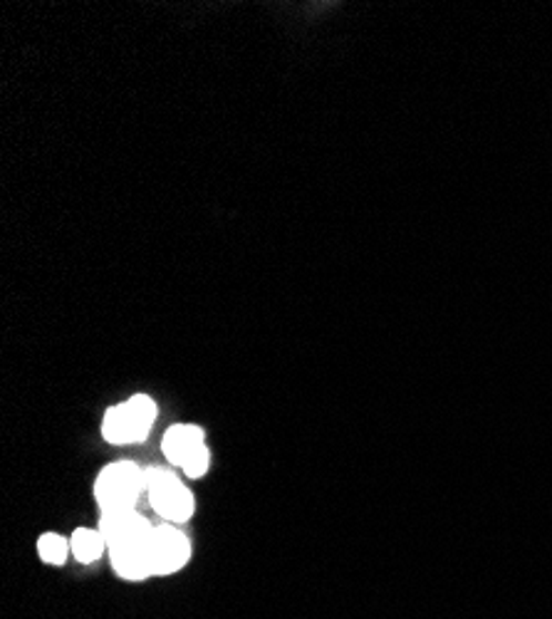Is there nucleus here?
<instances>
[{
	"instance_id": "nucleus-5",
	"label": "nucleus",
	"mask_w": 552,
	"mask_h": 619,
	"mask_svg": "<svg viewBox=\"0 0 552 619\" xmlns=\"http://www.w3.org/2000/svg\"><path fill=\"white\" fill-rule=\"evenodd\" d=\"M100 532L108 540V548L130 546V542H140L152 538L154 526L149 522L140 510H116V514H102Z\"/></svg>"
},
{
	"instance_id": "nucleus-6",
	"label": "nucleus",
	"mask_w": 552,
	"mask_h": 619,
	"mask_svg": "<svg viewBox=\"0 0 552 619\" xmlns=\"http://www.w3.org/2000/svg\"><path fill=\"white\" fill-rule=\"evenodd\" d=\"M154 536V532H152ZM110 562L112 570L120 575L122 580L142 582L154 575V558H152V538L130 542V546L110 548Z\"/></svg>"
},
{
	"instance_id": "nucleus-2",
	"label": "nucleus",
	"mask_w": 552,
	"mask_h": 619,
	"mask_svg": "<svg viewBox=\"0 0 552 619\" xmlns=\"http://www.w3.org/2000/svg\"><path fill=\"white\" fill-rule=\"evenodd\" d=\"M156 422V404L146 394H134L132 399L114 404L104 412L102 436L114 446L144 442Z\"/></svg>"
},
{
	"instance_id": "nucleus-10",
	"label": "nucleus",
	"mask_w": 552,
	"mask_h": 619,
	"mask_svg": "<svg viewBox=\"0 0 552 619\" xmlns=\"http://www.w3.org/2000/svg\"><path fill=\"white\" fill-rule=\"evenodd\" d=\"M211 468V451H208V446L204 444L201 448H196L194 454H191L184 466H182V471L188 476V478H201V476H206V471Z\"/></svg>"
},
{
	"instance_id": "nucleus-9",
	"label": "nucleus",
	"mask_w": 552,
	"mask_h": 619,
	"mask_svg": "<svg viewBox=\"0 0 552 619\" xmlns=\"http://www.w3.org/2000/svg\"><path fill=\"white\" fill-rule=\"evenodd\" d=\"M38 555L45 565H65L70 550V538H62L58 532H45L38 540Z\"/></svg>"
},
{
	"instance_id": "nucleus-7",
	"label": "nucleus",
	"mask_w": 552,
	"mask_h": 619,
	"mask_svg": "<svg viewBox=\"0 0 552 619\" xmlns=\"http://www.w3.org/2000/svg\"><path fill=\"white\" fill-rule=\"evenodd\" d=\"M204 444H206L204 429H198V426H194V424H176L164 434L162 451L168 464L182 468L186 458Z\"/></svg>"
},
{
	"instance_id": "nucleus-3",
	"label": "nucleus",
	"mask_w": 552,
	"mask_h": 619,
	"mask_svg": "<svg viewBox=\"0 0 552 619\" xmlns=\"http://www.w3.org/2000/svg\"><path fill=\"white\" fill-rule=\"evenodd\" d=\"M146 496L154 514L172 522V526L186 522L196 510L194 494L186 488V484L178 481L172 468H152V471H146Z\"/></svg>"
},
{
	"instance_id": "nucleus-8",
	"label": "nucleus",
	"mask_w": 552,
	"mask_h": 619,
	"mask_svg": "<svg viewBox=\"0 0 552 619\" xmlns=\"http://www.w3.org/2000/svg\"><path fill=\"white\" fill-rule=\"evenodd\" d=\"M70 550L74 555V560L90 565L94 560H100L102 552L110 550V548H108V540H104L100 528L98 530H94V528H78L70 536Z\"/></svg>"
},
{
	"instance_id": "nucleus-1",
	"label": "nucleus",
	"mask_w": 552,
	"mask_h": 619,
	"mask_svg": "<svg viewBox=\"0 0 552 619\" xmlns=\"http://www.w3.org/2000/svg\"><path fill=\"white\" fill-rule=\"evenodd\" d=\"M146 494V471L132 461H116L104 466L94 481V498L102 514L132 510Z\"/></svg>"
},
{
	"instance_id": "nucleus-4",
	"label": "nucleus",
	"mask_w": 552,
	"mask_h": 619,
	"mask_svg": "<svg viewBox=\"0 0 552 619\" xmlns=\"http://www.w3.org/2000/svg\"><path fill=\"white\" fill-rule=\"evenodd\" d=\"M152 558L154 575H174L184 570L191 560V540L186 532L178 530V526H172V522L156 526L152 536Z\"/></svg>"
}]
</instances>
